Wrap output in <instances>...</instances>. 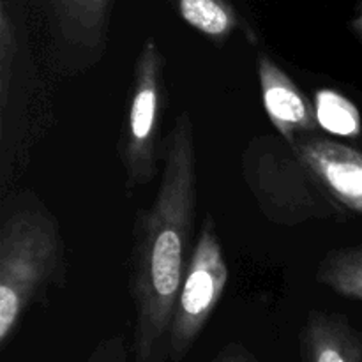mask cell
<instances>
[{"label": "cell", "instance_id": "obj_1", "mask_svg": "<svg viewBox=\"0 0 362 362\" xmlns=\"http://www.w3.org/2000/svg\"><path fill=\"white\" fill-rule=\"evenodd\" d=\"M159 187L134 223L129 290L134 304L131 362H168L170 325L191 253L198 205V165L187 112L163 141Z\"/></svg>", "mask_w": 362, "mask_h": 362}, {"label": "cell", "instance_id": "obj_2", "mask_svg": "<svg viewBox=\"0 0 362 362\" xmlns=\"http://www.w3.org/2000/svg\"><path fill=\"white\" fill-rule=\"evenodd\" d=\"M64 267V240L55 216L35 194H20L0 226V346Z\"/></svg>", "mask_w": 362, "mask_h": 362}, {"label": "cell", "instance_id": "obj_3", "mask_svg": "<svg viewBox=\"0 0 362 362\" xmlns=\"http://www.w3.org/2000/svg\"><path fill=\"white\" fill-rule=\"evenodd\" d=\"M243 175L260 211L279 225L345 218V209L329 197L279 134H262L250 141L243 154Z\"/></svg>", "mask_w": 362, "mask_h": 362}, {"label": "cell", "instance_id": "obj_4", "mask_svg": "<svg viewBox=\"0 0 362 362\" xmlns=\"http://www.w3.org/2000/svg\"><path fill=\"white\" fill-rule=\"evenodd\" d=\"M163 73L165 59L158 41L154 37H147L134 62L133 87L120 154L129 189L152 182L158 173V161L163 159L159 136L165 101Z\"/></svg>", "mask_w": 362, "mask_h": 362}, {"label": "cell", "instance_id": "obj_5", "mask_svg": "<svg viewBox=\"0 0 362 362\" xmlns=\"http://www.w3.org/2000/svg\"><path fill=\"white\" fill-rule=\"evenodd\" d=\"M228 278L230 269L216 232L214 218L207 214L202 221L197 246L191 251L189 265L173 310L170 362L186 359L221 300Z\"/></svg>", "mask_w": 362, "mask_h": 362}, {"label": "cell", "instance_id": "obj_6", "mask_svg": "<svg viewBox=\"0 0 362 362\" xmlns=\"http://www.w3.org/2000/svg\"><path fill=\"white\" fill-rule=\"evenodd\" d=\"M329 197L349 212L362 214V154L339 141L299 136L292 145Z\"/></svg>", "mask_w": 362, "mask_h": 362}, {"label": "cell", "instance_id": "obj_7", "mask_svg": "<svg viewBox=\"0 0 362 362\" xmlns=\"http://www.w3.org/2000/svg\"><path fill=\"white\" fill-rule=\"evenodd\" d=\"M257 71L265 113L279 136L293 145L299 136L313 133L318 127L317 110L296 81L265 53L258 57Z\"/></svg>", "mask_w": 362, "mask_h": 362}, {"label": "cell", "instance_id": "obj_8", "mask_svg": "<svg viewBox=\"0 0 362 362\" xmlns=\"http://www.w3.org/2000/svg\"><path fill=\"white\" fill-rule=\"evenodd\" d=\"M303 362H362V332L343 315L311 310L300 332Z\"/></svg>", "mask_w": 362, "mask_h": 362}, {"label": "cell", "instance_id": "obj_9", "mask_svg": "<svg viewBox=\"0 0 362 362\" xmlns=\"http://www.w3.org/2000/svg\"><path fill=\"white\" fill-rule=\"evenodd\" d=\"M112 0H52L57 32L67 46L98 59L106 45Z\"/></svg>", "mask_w": 362, "mask_h": 362}, {"label": "cell", "instance_id": "obj_10", "mask_svg": "<svg viewBox=\"0 0 362 362\" xmlns=\"http://www.w3.org/2000/svg\"><path fill=\"white\" fill-rule=\"evenodd\" d=\"M175 4L180 18L212 41H226L235 30L244 32L251 42L257 41L228 0H175Z\"/></svg>", "mask_w": 362, "mask_h": 362}, {"label": "cell", "instance_id": "obj_11", "mask_svg": "<svg viewBox=\"0 0 362 362\" xmlns=\"http://www.w3.org/2000/svg\"><path fill=\"white\" fill-rule=\"evenodd\" d=\"M317 281L345 299L362 300V246L325 253L318 262Z\"/></svg>", "mask_w": 362, "mask_h": 362}, {"label": "cell", "instance_id": "obj_12", "mask_svg": "<svg viewBox=\"0 0 362 362\" xmlns=\"http://www.w3.org/2000/svg\"><path fill=\"white\" fill-rule=\"evenodd\" d=\"M318 126L339 136H357L361 133V115L354 103L334 90H318L315 94Z\"/></svg>", "mask_w": 362, "mask_h": 362}, {"label": "cell", "instance_id": "obj_13", "mask_svg": "<svg viewBox=\"0 0 362 362\" xmlns=\"http://www.w3.org/2000/svg\"><path fill=\"white\" fill-rule=\"evenodd\" d=\"M18 55V37L14 20L7 0H0V108L6 113L11 83L14 78V64Z\"/></svg>", "mask_w": 362, "mask_h": 362}, {"label": "cell", "instance_id": "obj_14", "mask_svg": "<svg viewBox=\"0 0 362 362\" xmlns=\"http://www.w3.org/2000/svg\"><path fill=\"white\" fill-rule=\"evenodd\" d=\"M87 362H131V354L129 349H126L124 345V339L120 336H115V338L103 341L92 352Z\"/></svg>", "mask_w": 362, "mask_h": 362}, {"label": "cell", "instance_id": "obj_15", "mask_svg": "<svg viewBox=\"0 0 362 362\" xmlns=\"http://www.w3.org/2000/svg\"><path fill=\"white\" fill-rule=\"evenodd\" d=\"M212 362H260L255 357L253 352L246 349L240 343H228L226 346H223L221 352L214 357Z\"/></svg>", "mask_w": 362, "mask_h": 362}, {"label": "cell", "instance_id": "obj_16", "mask_svg": "<svg viewBox=\"0 0 362 362\" xmlns=\"http://www.w3.org/2000/svg\"><path fill=\"white\" fill-rule=\"evenodd\" d=\"M356 28L362 34V7H361V16L357 18V21H356Z\"/></svg>", "mask_w": 362, "mask_h": 362}]
</instances>
